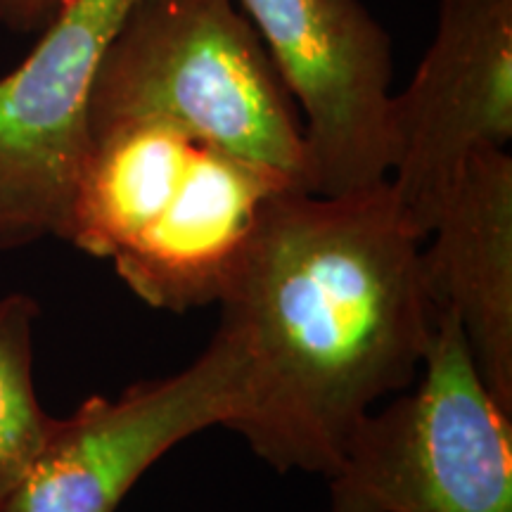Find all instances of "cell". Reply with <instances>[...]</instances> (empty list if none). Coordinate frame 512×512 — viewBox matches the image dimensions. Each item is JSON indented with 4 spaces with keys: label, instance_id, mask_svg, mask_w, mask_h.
I'll use <instances>...</instances> for the list:
<instances>
[{
    "label": "cell",
    "instance_id": "obj_2",
    "mask_svg": "<svg viewBox=\"0 0 512 512\" xmlns=\"http://www.w3.org/2000/svg\"><path fill=\"white\" fill-rule=\"evenodd\" d=\"M145 121L313 192L302 119L233 0H131L100 57L88 126L95 136Z\"/></svg>",
    "mask_w": 512,
    "mask_h": 512
},
{
    "label": "cell",
    "instance_id": "obj_1",
    "mask_svg": "<svg viewBox=\"0 0 512 512\" xmlns=\"http://www.w3.org/2000/svg\"><path fill=\"white\" fill-rule=\"evenodd\" d=\"M420 238L389 181L268 197L219 323L245 351L230 430L273 470H335L377 401L411 389L434 332Z\"/></svg>",
    "mask_w": 512,
    "mask_h": 512
},
{
    "label": "cell",
    "instance_id": "obj_4",
    "mask_svg": "<svg viewBox=\"0 0 512 512\" xmlns=\"http://www.w3.org/2000/svg\"><path fill=\"white\" fill-rule=\"evenodd\" d=\"M245 351L219 323L207 349L181 373L131 384L117 399L88 396L55 418L34 463L0 512H117L164 453L238 418Z\"/></svg>",
    "mask_w": 512,
    "mask_h": 512
},
{
    "label": "cell",
    "instance_id": "obj_8",
    "mask_svg": "<svg viewBox=\"0 0 512 512\" xmlns=\"http://www.w3.org/2000/svg\"><path fill=\"white\" fill-rule=\"evenodd\" d=\"M285 188L294 185L264 164L197 145L174 197L110 259L114 271L152 309L185 313L219 304L264 204Z\"/></svg>",
    "mask_w": 512,
    "mask_h": 512
},
{
    "label": "cell",
    "instance_id": "obj_3",
    "mask_svg": "<svg viewBox=\"0 0 512 512\" xmlns=\"http://www.w3.org/2000/svg\"><path fill=\"white\" fill-rule=\"evenodd\" d=\"M328 479L330 512H512V413L451 311H434L422 377L370 411Z\"/></svg>",
    "mask_w": 512,
    "mask_h": 512
},
{
    "label": "cell",
    "instance_id": "obj_12",
    "mask_svg": "<svg viewBox=\"0 0 512 512\" xmlns=\"http://www.w3.org/2000/svg\"><path fill=\"white\" fill-rule=\"evenodd\" d=\"M72 0H0V24L15 34H41Z\"/></svg>",
    "mask_w": 512,
    "mask_h": 512
},
{
    "label": "cell",
    "instance_id": "obj_6",
    "mask_svg": "<svg viewBox=\"0 0 512 512\" xmlns=\"http://www.w3.org/2000/svg\"><path fill=\"white\" fill-rule=\"evenodd\" d=\"M510 140L512 0H439L432 46L389 100L387 181L420 240L467 157Z\"/></svg>",
    "mask_w": 512,
    "mask_h": 512
},
{
    "label": "cell",
    "instance_id": "obj_10",
    "mask_svg": "<svg viewBox=\"0 0 512 512\" xmlns=\"http://www.w3.org/2000/svg\"><path fill=\"white\" fill-rule=\"evenodd\" d=\"M197 145L166 124H124L91 136L67 242L112 259L174 197Z\"/></svg>",
    "mask_w": 512,
    "mask_h": 512
},
{
    "label": "cell",
    "instance_id": "obj_9",
    "mask_svg": "<svg viewBox=\"0 0 512 512\" xmlns=\"http://www.w3.org/2000/svg\"><path fill=\"white\" fill-rule=\"evenodd\" d=\"M420 249L434 311H451L479 375L512 413V157L486 147L467 157Z\"/></svg>",
    "mask_w": 512,
    "mask_h": 512
},
{
    "label": "cell",
    "instance_id": "obj_7",
    "mask_svg": "<svg viewBox=\"0 0 512 512\" xmlns=\"http://www.w3.org/2000/svg\"><path fill=\"white\" fill-rule=\"evenodd\" d=\"M304 119L313 192L387 181L392 38L361 0H240Z\"/></svg>",
    "mask_w": 512,
    "mask_h": 512
},
{
    "label": "cell",
    "instance_id": "obj_5",
    "mask_svg": "<svg viewBox=\"0 0 512 512\" xmlns=\"http://www.w3.org/2000/svg\"><path fill=\"white\" fill-rule=\"evenodd\" d=\"M131 0H72L0 79V252L67 238L100 57Z\"/></svg>",
    "mask_w": 512,
    "mask_h": 512
},
{
    "label": "cell",
    "instance_id": "obj_11",
    "mask_svg": "<svg viewBox=\"0 0 512 512\" xmlns=\"http://www.w3.org/2000/svg\"><path fill=\"white\" fill-rule=\"evenodd\" d=\"M41 306L24 292L0 299V508L34 463L53 415L34 382V325Z\"/></svg>",
    "mask_w": 512,
    "mask_h": 512
}]
</instances>
